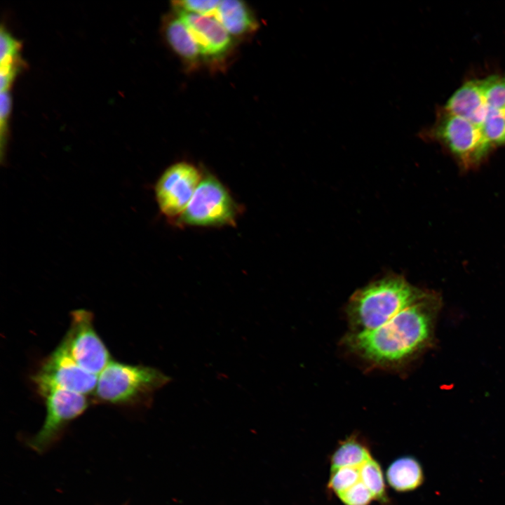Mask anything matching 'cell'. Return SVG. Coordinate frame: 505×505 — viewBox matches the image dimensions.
<instances>
[{
  "label": "cell",
  "mask_w": 505,
  "mask_h": 505,
  "mask_svg": "<svg viewBox=\"0 0 505 505\" xmlns=\"http://www.w3.org/2000/svg\"><path fill=\"white\" fill-rule=\"evenodd\" d=\"M441 297L429 291L422 299L372 330L350 333L346 346L369 363L394 367L414 359L432 345Z\"/></svg>",
  "instance_id": "1"
},
{
  "label": "cell",
  "mask_w": 505,
  "mask_h": 505,
  "mask_svg": "<svg viewBox=\"0 0 505 505\" xmlns=\"http://www.w3.org/2000/svg\"><path fill=\"white\" fill-rule=\"evenodd\" d=\"M429 291L410 284L403 276L386 275L356 291L346 311L352 333L376 329L422 299Z\"/></svg>",
  "instance_id": "2"
},
{
  "label": "cell",
  "mask_w": 505,
  "mask_h": 505,
  "mask_svg": "<svg viewBox=\"0 0 505 505\" xmlns=\"http://www.w3.org/2000/svg\"><path fill=\"white\" fill-rule=\"evenodd\" d=\"M161 371L144 365L111 360L97 375V402L135 407L150 404L154 393L169 382Z\"/></svg>",
  "instance_id": "3"
},
{
  "label": "cell",
  "mask_w": 505,
  "mask_h": 505,
  "mask_svg": "<svg viewBox=\"0 0 505 505\" xmlns=\"http://www.w3.org/2000/svg\"><path fill=\"white\" fill-rule=\"evenodd\" d=\"M419 135L441 142L465 168L476 167L492 147L479 126L445 109L438 114L434 125Z\"/></svg>",
  "instance_id": "4"
},
{
  "label": "cell",
  "mask_w": 505,
  "mask_h": 505,
  "mask_svg": "<svg viewBox=\"0 0 505 505\" xmlns=\"http://www.w3.org/2000/svg\"><path fill=\"white\" fill-rule=\"evenodd\" d=\"M32 381L41 398L58 389L87 396L94 393L97 375L82 369L60 342L41 361L38 370L32 375Z\"/></svg>",
  "instance_id": "5"
},
{
  "label": "cell",
  "mask_w": 505,
  "mask_h": 505,
  "mask_svg": "<svg viewBox=\"0 0 505 505\" xmlns=\"http://www.w3.org/2000/svg\"><path fill=\"white\" fill-rule=\"evenodd\" d=\"M238 210L226 187L208 175L200 182L180 221L197 227L231 225L235 224Z\"/></svg>",
  "instance_id": "6"
},
{
  "label": "cell",
  "mask_w": 505,
  "mask_h": 505,
  "mask_svg": "<svg viewBox=\"0 0 505 505\" xmlns=\"http://www.w3.org/2000/svg\"><path fill=\"white\" fill-rule=\"evenodd\" d=\"M61 342L74 361L89 373L98 375L112 360L95 330L93 315L88 310L71 312L69 327Z\"/></svg>",
  "instance_id": "7"
},
{
  "label": "cell",
  "mask_w": 505,
  "mask_h": 505,
  "mask_svg": "<svg viewBox=\"0 0 505 505\" xmlns=\"http://www.w3.org/2000/svg\"><path fill=\"white\" fill-rule=\"evenodd\" d=\"M46 417L40 430L27 441L31 449L43 453L61 438L67 426L89 405L86 396L66 390H54L42 397Z\"/></svg>",
  "instance_id": "8"
},
{
  "label": "cell",
  "mask_w": 505,
  "mask_h": 505,
  "mask_svg": "<svg viewBox=\"0 0 505 505\" xmlns=\"http://www.w3.org/2000/svg\"><path fill=\"white\" fill-rule=\"evenodd\" d=\"M199 170L192 164L178 162L168 167L155 187V196L162 214L169 219L182 215L200 182Z\"/></svg>",
  "instance_id": "9"
},
{
  "label": "cell",
  "mask_w": 505,
  "mask_h": 505,
  "mask_svg": "<svg viewBox=\"0 0 505 505\" xmlns=\"http://www.w3.org/2000/svg\"><path fill=\"white\" fill-rule=\"evenodd\" d=\"M198 44L201 55L220 58L230 48L231 38L229 32L214 16L177 11Z\"/></svg>",
  "instance_id": "10"
},
{
  "label": "cell",
  "mask_w": 505,
  "mask_h": 505,
  "mask_svg": "<svg viewBox=\"0 0 505 505\" xmlns=\"http://www.w3.org/2000/svg\"><path fill=\"white\" fill-rule=\"evenodd\" d=\"M444 109L480 128L487 111L483 79L470 80L462 84L449 98Z\"/></svg>",
  "instance_id": "11"
},
{
  "label": "cell",
  "mask_w": 505,
  "mask_h": 505,
  "mask_svg": "<svg viewBox=\"0 0 505 505\" xmlns=\"http://www.w3.org/2000/svg\"><path fill=\"white\" fill-rule=\"evenodd\" d=\"M386 478L397 492H409L418 488L424 481L420 462L413 456L405 455L393 460L388 466Z\"/></svg>",
  "instance_id": "12"
},
{
  "label": "cell",
  "mask_w": 505,
  "mask_h": 505,
  "mask_svg": "<svg viewBox=\"0 0 505 505\" xmlns=\"http://www.w3.org/2000/svg\"><path fill=\"white\" fill-rule=\"evenodd\" d=\"M214 17L232 35L244 34L256 27L248 6L238 0L220 1Z\"/></svg>",
  "instance_id": "13"
},
{
  "label": "cell",
  "mask_w": 505,
  "mask_h": 505,
  "mask_svg": "<svg viewBox=\"0 0 505 505\" xmlns=\"http://www.w3.org/2000/svg\"><path fill=\"white\" fill-rule=\"evenodd\" d=\"M165 33L169 45L176 53L187 61L197 60L201 55L198 44L187 25L179 17L168 22Z\"/></svg>",
  "instance_id": "14"
},
{
  "label": "cell",
  "mask_w": 505,
  "mask_h": 505,
  "mask_svg": "<svg viewBox=\"0 0 505 505\" xmlns=\"http://www.w3.org/2000/svg\"><path fill=\"white\" fill-rule=\"evenodd\" d=\"M367 444L351 436L337 445L330 458L331 469L344 466L358 467L372 459Z\"/></svg>",
  "instance_id": "15"
},
{
  "label": "cell",
  "mask_w": 505,
  "mask_h": 505,
  "mask_svg": "<svg viewBox=\"0 0 505 505\" xmlns=\"http://www.w3.org/2000/svg\"><path fill=\"white\" fill-rule=\"evenodd\" d=\"M361 480L372 494L375 500L382 503L387 501L384 476L377 461L372 458L361 466Z\"/></svg>",
  "instance_id": "16"
},
{
  "label": "cell",
  "mask_w": 505,
  "mask_h": 505,
  "mask_svg": "<svg viewBox=\"0 0 505 505\" xmlns=\"http://www.w3.org/2000/svg\"><path fill=\"white\" fill-rule=\"evenodd\" d=\"M480 129L492 147L505 144V112L487 109Z\"/></svg>",
  "instance_id": "17"
},
{
  "label": "cell",
  "mask_w": 505,
  "mask_h": 505,
  "mask_svg": "<svg viewBox=\"0 0 505 505\" xmlns=\"http://www.w3.org/2000/svg\"><path fill=\"white\" fill-rule=\"evenodd\" d=\"M22 44L4 27L0 34V67H24L20 55Z\"/></svg>",
  "instance_id": "18"
},
{
  "label": "cell",
  "mask_w": 505,
  "mask_h": 505,
  "mask_svg": "<svg viewBox=\"0 0 505 505\" xmlns=\"http://www.w3.org/2000/svg\"><path fill=\"white\" fill-rule=\"evenodd\" d=\"M487 109L505 112V76L494 75L483 79Z\"/></svg>",
  "instance_id": "19"
},
{
  "label": "cell",
  "mask_w": 505,
  "mask_h": 505,
  "mask_svg": "<svg viewBox=\"0 0 505 505\" xmlns=\"http://www.w3.org/2000/svg\"><path fill=\"white\" fill-rule=\"evenodd\" d=\"M359 480H361V466L331 469L328 487L337 495Z\"/></svg>",
  "instance_id": "20"
},
{
  "label": "cell",
  "mask_w": 505,
  "mask_h": 505,
  "mask_svg": "<svg viewBox=\"0 0 505 505\" xmlns=\"http://www.w3.org/2000/svg\"><path fill=\"white\" fill-rule=\"evenodd\" d=\"M220 2L217 0H183L173 1V4L176 11L215 16Z\"/></svg>",
  "instance_id": "21"
},
{
  "label": "cell",
  "mask_w": 505,
  "mask_h": 505,
  "mask_svg": "<svg viewBox=\"0 0 505 505\" xmlns=\"http://www.w3.org/2000/svg\"><path fill=\"white\" fill-rule=\"evenodd\" d=\"M337 496L344 505H369L375 500L361 480Z\"/></svg>",
  "instance_id": "22"
},
{
  "label": "cell",
  "mask_w": 505,
  "mask_h": 505,
  "mask_svg": "<svg viewBox=\"0 0 505 505\" xmlns=\"http://www.w3.org/2000/svg\"><path fill=\"white\" fill-rule=\"evenodd\" d=\"M12 99L9 91L0 94V136L1 152L6 144L8 130V121L11 113Z\"/></svg>",
  "instance_id": "23"
}]
</instances>
